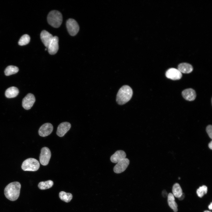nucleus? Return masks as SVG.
Returning <instances> with one entry per match:
<instances>
[{"label": "nucleus", "instance_id": "f257e3e1", "mask_svg": "<svg viewBox=\"0 0 212 212\" xmlns=\"http://www.w3.org/2000/svg\"><path fill=\"white\" fill-rule=\"evenodd\" d=\"M21 185L18 182H14L9 184L5 188L4 193L9 200L14 201L19 196Z\"/></svg>", "mask_w": 212, "mask_h": 212}, {"label": "nucleus", "instance_id": "f03ea898", "mask_svg": "<svg viewBox=\"0 0 212 212\" xmlns=\"http://www.w3.org/2000/svg\"><path fill=\"white\" fill-rule=\"evenodd\" d=\"M133 94L132 88L129 86H122L119 90L117 95L116 101L120 105H123L131 99Z\"/></svg>", "mask_w": 212, "mask_h": 212}, {"label": "nucleus", "instance_id": "7ed1b4c3", "mask_svg": "<svg viewBox=\"0 0 212 212\" xmlns=\"http://www.w3.org/2000/svg\"><path fill=\"white\" fill-rule=\"evenodd\" d=\"M47 20L48 23L54 28H58L61 25L62 21L61 13L57 10H52L49 13Z\"/></svg>", "mask_w": 212, "mask_h": 212}, {"label": "nucleus", "instance_id": "20e7f679", "mask_svg": "<svg viewBox=\"0 0 212 212\" xmlns=\"http://www.w3.org/2000/svg\"><path fill=\"white\" fill-rule=\"evenodd\" d=\"M40 167L39 162L36 159L29 158L23 162L21 168L24 171H35L38 170Z\"/></svg>", "mask_w": 212, "mask_h": 212}, {"label": "nucleus", "instance_id": "39448f33", "mask_svg": "<svg viewBox=\"0 0 212 212\" xmlns=\"http://www.w3.org/2000/svg\"><path fill=\"white\" fill-rule=\"evenodd\" d=\"M51 154L49 149L47 147L42 148L39 156V161L43 165H47L51 157Z\"/></svg>", "mask_w": 212, "mask_h": 212}, {"label": "nucleus", "instance_id": "423d86ee", "mask_svg": "<svg viewBox=\"0 0 212 212\" xmlns=\"http://www.w3.org/2000/svg\"><path fill=\"white\" fill-rule=\"evenodd\" d=\"M66 26L68 31L71 36L75 35L79 31V25L77 22L74 19H68L66 22Z\"/></svg>", "mask_w": 212, "mask_h": 212}, {"label": "nucleus", "instance_id": "0eeeda50", "mask_svg": "<svg viewBox=\"0 0 212 212\" xmlns=\"http://www.w3.org/2000/svg\"><path fill=\"white\" fill-rule=\"evenodd\" d=\"M35 101L34 95L31 93L28 94L23 99L22 105L23 108L26 110L30 109Z\"/></svg>", "mask_w": 212, "mask_h": 212}, {"label": "nucleus", "instance_id": "6e6552de", "mask_svg": "<svg viewBox=\"0 0 212 212\" xmlns=\"http://www.w3.org/2000/svg\"><path fill=\"white\" fill-rule=\"evenodd\" d=\"M129 163V160L126 158L121 160L114 166L113 168L114 172L116 173H120L123 172L128 167Z\"/></svg>", "mask_w": 212, "mask_h": 212}, {"label": "nucleus", "instance_id": "1a4fd4ad", "mask_svg": "<svg viewBox=\"0 0 212 212\" xmlns=\"http://www.w3.org/2000/svg\"><path fill=\"white\" fill-rule=\"evenodd\" d=\"M53 127L52 125L49 123H46L40 127L38 133L42 137H46L49 135L52 132Z\"/></svg>", "mask_w": 212, "mask_h": 212}, {"label": "nucleus", "instance_id": "9d476101", "mask_svg": "<svg viewBox=\"0 0 212 212\" xmlns=\"http://www.w3.org/2000/svg\"><path fill=\"white\" fill-rule=\"evenodd\" d=\"M165 76L168 79L176 80L181 78L182 74L178 69L175 68H170L166 71Z\"/></svg>", "mask_w": 212, "mask_h": 212}, {"label": "nucleus", "instance_id": "9b49d317", "mask_svg": "<svg viewBox=\"0 0 212 212\" xmlns=\"http://www.w3.org/2000/svg\"><path fill=\"white\" fill-rule=\"evenodd\" d=\"M71 127V124L68 122H64L61 123L57 127V134L60 137L63 136L69 130Z\"/></svg>", "mask_w": 212, "mask_h": 212}, {"label": "nucleus", "instance_id": "f8f14e48", "mask_svg": "<svg viewBox=\"0 0 212 212\" xmlns=\"http://www.w3.org/2000/svg\"><path fill=\"white\" fill-rule=\"evenodd\" d=\"M58 38L56 36L53 37V38L48 47V52L50 54L56 53L59 49Z\"/></svg>", "mask_w": 212, "mask_h": 212}, {"label": "nucleus", "instance_id": "ddd939ff", "mask_svg": "<svg viewBox=\"0 0 212 212\" xmlns=\"http://www.w3.org/2000/svg\"><path fill=\"white\" fill-rule=\"evenodd\" d=\"M40 37L44 45L47 48L52 41L53 36L47 31L44 30L42 31L40 34Z\"/></svg>", "mask_w": 212, "mask_h": 212}, {"label": "nucleus", "instance_id": "4468645a", "mask_svg": "<svg viewBox=\"0 0 212 212\" xmlns=\"http://www.w3.org/2000/svg\"><path fill=\"white\" fill-rule=\"evenodd\" d=\"M182 94L185 99L189 101L194 100L196 97L195 91L191 88H188L182 91Z\"/></svg>", "mask_w": 212, "mask_h": 212}, {"label": "nucleus", "instance_id": "2eb2a0df", "mask_svg": "<svg viewBox=\"0 0 212 212\" xmlns=\"http://www.w3.org/2000/svg\"><path fill=\"white\" fill-rule=\"evenodd\" d=\"M126 157V154L124 151L118 150L111 156L110 159L112 162L117 163L121 160L125 158Z\"/></svg>", "mask_w": 212, "mask_h": 212}, {"label": "nucleus", "instance_id": "dca6fc26", "mask_svg": "<svg viewBox=\"0 0 212 212\" xmlns=\"http://www.w3.org/2000/svg\"><path fill=\"white\" fill-rule=\"evenodd\" d=\"M178 69L181 73H189L192 71L193 68L191 64L186 63H183L178 65Z\"/></svg>", "mask_w": 212, "mask_h": 212}, {"label": "nucleus", "instance_id": "f3484780", "mask_svg": "<svg viewBox=\"0 0 212 212\" xmlns=\"http://www.w3.org/2000/svg\"><path fill=\"white\" fill-rule=\"evenodd\" d=\"M19 90L15 87H11L8 88L5 91V95L8 98L15 97L18 94Z\"/></svg>", "mask_w": 212, "mask_h": 212}, {"label": "nucleus", "instance_id": "a211bd4d", "mask_svg": "<svg viewBox=\"0 0 212 212\" xmlns=\"http://www.w3.org/2000/svg\"><path fill=\"white\" fill-rule=\"evenodd\" d=\"M168 202L169 206L174 212L178 211L177 204L175 201L174 196L172 193H169L168 196Z\"/></svg>", "mask_w": 212, "mask_h": 212}, {"label": "nucleus", "instance_id": "6ab92c4d", "mask_svg": "<svg viewBox=\"0 0 212 212\" xmlns=\"http://www.w3.org/2000/svg\"><path fill=\"white\" fill-rule=\"evenodd\" d=\"M172 190L173 194L176 198L180 197L183 193L182 188L178 183H175L174 184Z\"/></svg>", "mask_w": 212, "mask_h": 212}, {"label": "nucleus", "instance_id": "aec40b11", "mask_svg": "<svg viewBox=\"0 0 212 212\" xmlns=\"http://www.w3.org/2000/svg\"><path fill=\"white\" fill-rule=\"evenodd\" d=\"M59 197L62 200L67 203L70 202L73 197L71 193H67L64 191H61L59 192Z\"/></svg>", "mask_w": 212, "mask_h": 212}, {"label": "nucleus", "instance_id": "412c9836", "mask_svg": "<svg viewBox=\"0 0 212 212\" xmlns=\"http://www.w3.org/2000/svg\"><path fill=\"white\" fill-rule=\"evenodd\" d=\"M53 184V181L50 180L45 181H41L39 183L38 187L40 189L45 190L51 188Z\"/></svg>", "mask_w": 212, "mask_h": 212}, {"label": "nucleus", "instance_id": "4be33fe9", "mask_svg": "<svg viewBox=\"0 0 212 212\" xmlns=\"http://www.w3.org/2000/svg\"><path fill=\"white\" fill-rule=\"evenodd\" d=\"M19 70L17 67L13 65H9L4 70L5 74L6 76H9L17 73Z\"/></svg>", "mask_w": 212, "mask_h": 212}, {"label": "nucleus", "instance_id": "5701e85b", "mask_svg": "<svg viewBox=\"0 0 212 212\" xmlns=\"http://www.w3.org/2000/svg\"><path fill=\"white\" fill-rule=\"evenodd\" d=\"M30 39V37L28 35L24 34L19 39L18 44L20 46L26 45L29 43Z\"/></svg>", "mask_w": 212, "mask_h": 212}, {"label": "nucleus", "instance_id": "b1692460", "mask_svg": "<svg viewBox=\"0 0 212 212\" xmlns=\"http://www.w3.org/2000/svg\"><path fill=\"white\" fill-rule=\"evenodd\" d=\"M208 191L207 187L203 185L200 186L196 191V193L198 196L200 198L202 197L204 195L206 194Z\"/></svg>", "mask_w": 212, "mask_h": 212}, {"label": "nucleus", "instance_id": "393cba45", "mask_svg": "<svg viewBox=\"0 0 212 212\" xmlns=\"http://www.w3.org/2000/svg\"><path fill=\"white\" fill-rule=\"evenodd\" d=\"M207 133L209 137L211 138H212V126L211 125H208L206 129Z\"/></svg>", "mask_w": 212, "mask_h": 212}, {"label": "nucleus", "instance_id": "a878e982", "mask_svg": "<svg viewBox=\"0 0 212 212\" xmlns=\"http://www.w3.org/2000/svg\"><path fill=\"white\" fill-rule=\"evenodd\" d=\"M162 195L164 197H166L167 196V193L165 190L163 191L162 192Z\"/></svg>", "mask_w": 212, "mask_h": 212}, {"label": "nucleus", "instance_id": "bb28decb", "mask_svg": "<svg viewBox=\"0 0 212 212\" xmlns=\"http://www.w3.org/2000/svg\"><path fill=\"white\" fill-rule=\"evenodd\" d=\"M185 197V194L184 193H183L182 195L179 198H178V199L180 200H183Z\"/></svg>", "mask_w": 212, "mask_h": 212}, {"label": "nucleus", "instance_id": "cd10ccee", "mask_svg": "<svg viewBox=\"0 0 212 212\" xmlns=\"http://www.w3.org/2000/svg\"><path fill=\"white\" fill-rule=\"evenodd\" d=\"M208 146L209 148L211 149H212V141H211L209 143L208 145Z\"/></svg>", "mask_w": 212, "mask_h": 212}, {"label": "nucleus", "instance_id": "c85d7f7f", "mask_svg": "<svg viewBox=\"0 0 212 212\" xmlns=\"http://www.w3.org/2000/svg\"><path fill=\"white\" fill-rule=\"evenodd\" d=\"M208 208L210 209L211 210L212 208V202H211L210 203V204L208 206Z\"/></svg>", "mask_w": 212, "mask_h": 212}, {"label": "nucleus", "instance_id": "c756f323", "mask_svg": "<svg viewBox=\"0 0 212 212\" xmlns=\"http://www.w3.org/2000/svg\"><path fill=\"white\" fill-rule=\"evenodd\" d=\"M204 212H211L210 211H204Z\"/></svg>", "mask_w": 212, "mask_h": 212}]
</instances>
